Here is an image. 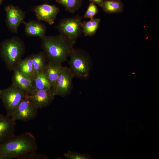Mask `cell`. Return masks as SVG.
I'll return each instance as SVG.
<instances>
[{
  "mask_svg": "<svg viewBox=\"0 0 159 159\" xmlns=\"http://www.w3.org/2000/svg\"><path fill=\"white\" fill-rule=\"evenodd\" d=\"M74 77L69 67H63L59 75L52 87L54 95L64 96L67 95L71 90Z\"/></svg>",
  "mask_w": 159,
  "mask_h": 159,
  "instance_id": "obj_7",
  "label": "cell"
},
{
  "mask_svg": "<svg viewBox=\"0 0 159 159\" xmlns=\"http://www.w3.org/2000/svg\"><path fill=\"white\" fill-rule=\"evenodd\" d=\"M42 40L43 52L48 61L62 63L67 60L74 49L72 43L60 34L45 35Z\"/></svg>",
  "mask_w": 159,
  "mask_h": 159,
  "instance_id": "obj_2",
  "label": "cell"
},
{
  "mask_svg": "<svg viewBox=\"0 0 159 159\" xmlns=\"http://www.w3.org/2000/svg\"><path fill=\"white\" fill-rule=\"evenodd\" d=\"M98 9L96 4L91 2L89 4L87 9L84 15L85 18H94V16L98 13Z\"/></svg>",
  "mask_w": 159,
  "mask_h": 159,
  "instance_id": "obj_22",
  "label": "cell"
},
{
  "mask_svg": "<svg viewBox=\"0 0 159 159\" xmlns=\"http://www.w3.org/2000/svg\"><path fill=\"white\" fill-rule=\"evenodd\" d=\"M69 58V68L74 77L87 78L90 72V61L87 52L80 49L74 48Z\"/></svg>",
  "mask_w": 159,
  "mask_h": 159,
  "instance_id": "obj_4",
  "label": "cell"
},
{
  "mask_svg": "<svg viewBox=\"0 0 159 159\" xmlns=\"http://www.w3.org/2000/svg\"><path fill=\"white\" fill-rule=\"evenodd\" d=\"M63 66L62 63L48 61L44 69V73L52 87L59 75Z\"/></svg>",
  "mask_w": 159,
  "mask_h": 159,
  "instance_id": "obj_15",
  "label": "cell"
},
{
  "mask_svg": "<svg viewBox=\"0 0 159 159\" xmlns=\"http://www.w3.org/2000/svg\"><path fill=\"white\" fill-rule=\"evenodd\" d=\"M34 11L38 20L44 21L51 25L54 23L60 9L54 5L44 3L34 6Z\"/></svg>",
  "mask_w": 159,
  "mask_h": 159,
  "instance_id": "obj_10",
  "label": "cell"
},
{
  "mask_svg": "<svg viewBox=\"0 0 159 159\" xmlns=\"http://www.w3.org/2000/svg\"><path fill=\"white\" fill-rule=\"evenodd\" d=\"M7 156L0 154V159H9Z\"/></svg>",
  "mask_w": 159,
  "mask_h": 159,
  "instance_id": "obj_26",
  "label": "cell"
},
{
  "mask_svg": "<svg viewBox=\"0 0 159 159\" xmlns=\"http://www.w3.org/2000/svg\"><path fill=\"white\" fill-rule=\"evenodd\" d=\"M91 2L97 4L101 7L104 0H89Z\"/></svg>",
  "mask_w": 159,
  "mask_h": 159,
  "instance_id": "obj_25",
  "label": "cell"
},
{
  "mask_svg": "<svg viewBox=\"0 0 159 159\" xmlns=\"http://www.w3.org/2000/svg\"><path fill=\"white\" fill-rule=\"evenodd\" d=\"M65 8L66 10L74 13L82 6L83 0H55Z\"/></svg>",
  "mask_w": 159,
  "mask_h": 159,
  "instance_id": "obj_21",
  "label": "cell"
},
{
  "mask_svg": "<svg viewBox=\"0 0 159 159\" xmlns=\"http://www.w3.org/2000/svg\"><path fill=\"white\" fill-rule=\"evenodd\" d=\"M101 7L108 14L121 13L123 11L124 5L121 1L104 0Z\"/></svg>",
  "mask_w": 159,
  "mask_h": 159,
  "instance_id": "obj_19",
  "label": "cell"
},
{
  "mask_svg": "<svg viewBox=\"0 0 159 159\" xmlns=\"http://www.w3.org/2000/svg\"><path fill=\"white\" fill-rule=\"evenodd\" d=\"M1 89H0V91Z\"/></svg>",
  "mask_w": 159,
  "mask_h": 159,
  "instance_id": "obj_29",
  "label": "cell"
},
{
  "mask_svg": "<svg viewBox=\"0 0 159 159\" xmlns=\"http://www.w3.org/2000/svg\"><path fill=\"white\" fill-rule=\"evenodd\" d=\"M32 83L34 89H47L52 88L44 71L36 74L32 80Z\"/></svg>",
  "mask_w": 159,
  "mask_h": 159,
  "instance_id": "obj_20",
  "label": "cell"
},
{
  "mask_svg": "<svg viewBox=\"0 0 159 159\" xmlns=\"http://www.w3.org/2000/svg\"><path fill=\"white\" fill-rule=\"evenodd\" d=\"M46 156L38 153L36 151L28 153L20 158L19 159H46Z\"/></svg>",
  "mask_w": 159,
  "mask_h": 159,
  "instance_id": "obj_24",
  "label": "cell"
},
{
  "mask_svg": "<svg viewBox=\"0 0 159 159\" xmlns=\"http://www.w3.org/2000/svg\"><path fill=\"white\" fill-rule=\"evenodd\" d=\"M28 95L12 84L8 87L0 91V99L7 112L11 117L21 101Z\"/></svg>",
  "mask_w": 159,
  "mask_h": 159,
  "instance_id": "obj_5",
  "label": "cell"
},
{
  "mask_svg": "<svg viewBox=\"0 0 159 159\" xmlns=\"http://www.w3.org/2000/svg\"></svg>",
  "mask_w": 159,
  "mask_h": 159,
  "instance_id": "obj_30",
  "label": "cell"
},
{
  "mask_svg": "<svg viewBox=\"0 0 159 159\" xmlns=\"http://www.w3.org/2000/svg\"><path fill=\"white\" fill-rule=\"evenodd\" d=\"M3 0H0V5L2 3L3 1Z\"/></svg>",
  "mask_w": 159,
  "mask_h": 159,
  "instance_id": "obj_27",
  "label": "cell"
},
{
  "mask_svg": "<svg viewBox=\"0 0 159 159\" xmlns=\"http://www.w3.org/2000/svg\"><path fill=\"white\" fill-rule=\"evenodd\" d=\"M110 0V1H121V0Z\"/></svg>",
  "mask_w": 159,
  "mask_h": 159,
  "instance_id": "obj_28",
  "label": "cell"
},
{
  "mask_svg": "<svg viewBox=\"0 0 159 159\" xmlns=\"http://www.w3.org/2000/svg\"><path fill=\"white\" fill-rule=\"evenodd\" d=\"M29 96L38 109L49 105L55 96L52 88L47 89H34Z\"/></svg>",
  "mask_w": 159,
  "mask_h": 159,
  "instance_id": "obj_11",
  "label": "cell"
},
{
  "mask_svg": "<svg viewBox=\"0 0 159 159\" xmlns=\"http://www.w3.org/2000/svg\"><path fill=\"white\" fill-rule=\"evenodd\" d=\"M6 23L11 32L17 33L20 25L23 23L25 13L18 6L9 4L5 7Z\"/></svg>",
  "mask_w": 159,
  "mask_h": 159,
  "instance_id": "obj_9",
  "label": "cell"
},
{
  "mask_svg": "<svg viewBox=\"0 0 159 159\" xmlns=\"http://www.w3.org/2000/svg\"><path fill=\"white\" fill-rule=\"evenodd\" d=\"M38 109L28 95L21 101L10 117L16 121H27L37 116Z\"/></svg>",
  "mask_w": 159,
  "mask_h": 159,
  "instance_id": "obj_8",
  "label": "cell"
},
{
  "mask_svg": "<svg viewBox=\"0 0 159 159\" xmlns=\"http://www.w3.org/2000/svg\"><path fill=\"white\" fill-rule=\"evenodd\" d=\"M13 71L12 84L28 95L31 94L34 90L32 86L31 80L16 68Z\"/></svg>",
  "mask_w": 159,
  "mask_h": 159,
  "instance_id": "obj_13",
  "label": "cell"
},
{
  "mask_svg": "<svg viewBox=\"0 0 159 159\" xmlns=\"http://www.w3.org/2000/svg\"><path fill=\"white\" fill-rule=\"evenodd\" d=\"M16 121L10 116L0 114V143L15 135Z\"/></svg>",
  "mask_w": 159,
  "mask_h": 159,
  "instance_id": "obj_12",
  "label": "cell"
},
{
  "mask_svg": "<svg viewBox=\"0 0 159 159\" xmlns=\"http://www.w3.org/2000/svg\"><path fill=\"white\" fill-rule=\"evenodd\" d=\"M100 21V18H93L88 21L82 22V27L84 35L86 36L94 35L99 28Z\"/></svg>",
  "mask_w": 159,
  "mask_h": 159,
  "instance_id": "obj_18",
  "label": "cell"
},
{
  "mask_svg": "<svg viewBox=\"0 0 159 159\" xmlns=\"http://www.w3.org/2000/svg\"><path fill=\"white\" fill-rule=\"evenodd\" d=\"M37 149L35 137L29 132L14 135L0 143V154L9 159H19L28 153L37 151Z\"/></svg>",
  "mask_w": 159,
  "mask_h": 159,
  "instance_id": "obj_1",
  "label": "cell"
},
{
  "mask_svg": "<svg viewBox=\"0 0 159 159\" xmlns=\"http://www.w3.org/2000/svg\"><path fill=\"white\" fill-rule=\"evenodd\" d=\"M65 156L68 159H88L89 158L87 155L70 151L64 153Z\"/></svg>",
  "mask_w": 159,
  "mask_h": 159,
  "instance_id": "obj_23",
  "label": "cell"
},
{
  "mask_svg": "<svg viewBox=\"0 0 159 159\" xmlns=\"http://www.w3.org/2000/svg\"><path fill=\"white\" fill-rule=\"evenodd\" d=\"M15 68L32 81L35 75L30 56L21 59Z\"/></svg>",
  "mask_w": 159,
  "mask_h": 159,
  "instance_id": "obj_17",
  "label": "cell"
},
{
  "mask_svg": "<svg viewBox=\"0 0 159 159\" xmlns=\"http://www.w3.org/2000/svg\"><path fill=\"white\" fill-rule=\"evenodd\" d=\"M25 45L22 41L17 37H13L2 42L0 53L7 68L13 70L16 67L25 51Z\"/></svg>",
  "mask_w": 159,
  "mask_h": 159,
  "instance_id": "obj_3",
  "label": "cell"
},
{
  "mask_svg": "<svg viewBox=\"0 0 159 159\" xmlns=\"http://www.w3.org/2000/svg\"><path fill=\"white\" fill-rule=\"evenodd\" d=\"M25 32L29 37L36 36L42 39L46 35V27L45 24L38 20H32L28 22L24 21Z\"/></svg>",
  "mask_w": 159,
  "mask_h": 159,
  "instance_id": "obj_14",
  "label": "cell"
},
{
  "mask_svg": "<svg viewBox=\"0 0 159 159\" xmlns=\"http://www.w3.org/2000/svg\"><path fill=\"white\" fill-rule=\"evenodd\" d=\"M30 56L35 74L44 71L48 61L44 52H41Z\"/></svg>",
  "mask_w": 159,
  "mask_h": 159,
  "instance_id": "obj_16",
  "label": "cell"
},
{
  "mask_svg": "<svg viewBox=\"0 0 159 159\" xmlns=\"http://www.w3.org/2000/svg\"><path fill=\"white\" fill-rule=\"evenodd\" d=\"M82 17L77 16L61 19L56 26L60 34L74 45L77 39L83 33L82 27Z\"/></svg>",
  "mask_w": 159,
  "mask_h": 159,
  "instance_id": "obj_6",
  "label": "cell"
}]
</instances>
